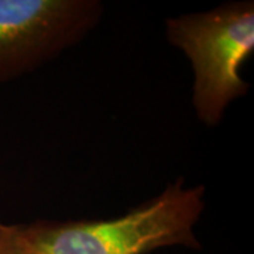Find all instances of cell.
<instances>
[{
	"mask_svg": "<svg viewBox=\"0 0 254 254\" xmlns=\"http://www.w3.org/2000/svg\"><path fill=\"white\" fill-rule=\"evenodd\" d=\"M205 187L180 177L151 199L108 220L38 219L18 225L23 254H148L181 246L199 250L195 227L205 210Z\"/></svg>",
	"mask_w": 254,
	"mask_h": 254,
	"instance_id": "6da1fadb",
	"label": "cell"
},
{
	"mask_svg": "<svg viewBox=\"0 0 254 254\" xmlns=\"http://www.w3.org/2000/svg\"><path fill=\"white\" fill-rule=\"evenodd\" d=\"M165 37L190 60L196 118L216 127L230 103L250 89L240 68L254 53V1H226L208 11L168 17Z\"/></svg>",
	"mask_w": 254,
	"mask_h": 254,
	"instance_id": "7a4b0ae2",
	"label": "cell"
},
{
	"mask_svg": "<svg viewBox=\"0 0 254 254\" xmlns=\"http://www.w3.org/2000/svg\"><path fill=\"white\" fill-rule=\"evenodd\" d=\"M103 13L100 0H0V85L79 44Z\"/></svg>",
	"mask_w": 254,
	"mask_h": 254,
	"instance_id": "3957f363",
	"label": "cell"
},
{
	"mask_svg": "<svg viewBox=\"0 0 254 254\" xmlns=\"http://www.w3.org/2000/svg\"><path fill=\"white\" fill-rule=\"evenodd\" d=\"M0 254H23L18 225L4 223L0 219Z\"/></svg>",
	"mask_w": 254,
	"mask_h": 254,
	"instance_id": "277c9868",
	"label": "cell"
}]
</instances>
